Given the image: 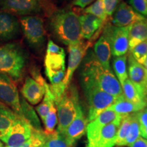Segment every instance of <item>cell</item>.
<instances>
[{"mask_svg":"<svg viewBox=\"0 0 147 147\" xmlns=\"http://www.w3.org/2000/svg\"><path fill=\"white\" fill-rule=\"evenodd\" d=\"M45 74L51 82L50 89L56 104L67 89L63 84L65 75V53L52 40L47 45L45 59Z\"/></svg>","mask_w":147,"mask_h":147,"instance_id":"6da1fadb","label":"cell"},{"mask_svg":"<svg viewBox=\"0 0 147 147\" xmlns=\"http://www.w3.org/2000/svg\"><path fill=\"white\" fill-rule=\"evenodd\" d=\"M80 76L87 77L103 91L117 98L124 97L120 82L112 69L104 68L93 53L85 58Z\"/></svg>","mask_w":147,"mask_h":147,"instance_id":"7a4b0ae2","label":"cell"},{"mask_svg":"<svg viewBox=\"0 0 147 147\" xmlns=\"http://www.w3.org/2000/svg\"><path fill=\"white\" fill-rule=\"evenodd\" d=\"M51 32L65 45H71L82 40L79 16L71 10H57L49 21Z\"/></svg>","mask_w":147,"mask_h":147,"instance_id":"3957f363","label":"cell"},{"mask_svg":"<svg viewBox=\"0 0 147 147\" xmlns=\"http://www.w3.org/2000/svg\"><path fill=\"white\" fill-rule=\"evenodd\" d=\"M27 54L17 44L0 47V73L10 76L14 81L19 80L27 63Z\"/></svg>","mask_w":147,"mask_h":147,"instance_id":"277c9868","label":"cell"},{"mask_svg":"<svg viewBox=\"0 0 147 147\" xmlns=\"http://www.w3.org/2000/svg\"><path fill=\"white\" fill-rule=\"evenodd\" d=\"M81 76L84 93L89 104V122L96 118L103 111L110 107L119 98L101 90L92 80L87 77Z\"/></svg>","mask_w":147,"mask_h":147,"instance_id":"5b68a950","label":"cell"},{"mask_svg":"<svg viewBox=\"0 0 147 147\" xmlns=\"http://www.w3.org/2000/svg\"><path fill=\"white\" fill-rule=\"evenodd\" d=\"M79 104L78 91L75 86L69 84L59 102L55 104L58 119L57 131L61 135L74 119Z\"/></svg>","mask_w":147,"mask_h":147,"instance_id":"8992f818","label":"cell"},{"mask_svg":"<svg viewBox=\"0 0 147 147\" xmlns=\"http://www.w3.org/2000/svg\"><path fill=\"white\" fill-rule=\"evenodd\" d=\"M20 25L28 44L32 48L40 49L45 42V30L42 19L38 16H22Z\"/></svg>","mask_w":147,"mask_h":147,"instance_id":"52a82bcc","label":"cell"},{"mask_svg":"<svg viewBox=\"0 0 147 147\" xmlns=\"http://www.w3.org/2000/svg\"><path fill=\"white\" fill-rule=\"evenodd\" d=\"M0 102L10 108L18 117H23L17 87L10 76L2 73H0Z\"/></svg>","mask_w":147,"mask_h":147,"instance_id":"ba28073f","label":"cell"},{"mask_svg":"<svg viewBox=\"0 0 147 147\" xmlns=\"http://www.w3.org/2000/svg\"><path fill=\"white\" fill-rule=\"evenodd\" d=\"M33 128L23 117H17L8 131L0 138L6 147H18L30 138Z\"/></svg>","mask_w":147,"mask_h":147,"instance_id":"9c48e42d","label":"cell"},{"mask_svg":"<svg viewBox=\"0 0 147 147\" xmlns=\"http://www.w3.org/2000/svg\"><path fill=\"white\" fill-rule=\"evenodd\" d=\"M40 0H0V11L20 16H29L40 12Z\"/></svg>","mask_w":147,"mask_h":147,"instance_id":"30bf717a","label":"cell"},{"mask_svg":"<svg viewBox=\"0 0 147 147\" xmlns=\"http://www.w3.org/2000/svg\"><path fill=\"white\" fill-rule=\"evenodd\" d=\"M34 78L27 77L25 79L21 93L25 100L32 105H36L41 102L46 92L47 82L38 74L34 73Z\"/></svg>","mask_w":147,"mask_h":147,"instance_id":"8fae6325","label":"cell"},{"mask_svg":"<svg viewBox=\"0 0 147 147\" xmlns=\"http://www.w3.org/2000/svg\"><path fill=\"white\" fill-rule=\"evenodd\" d=\"M105 30L110 40L112 55L114 57L126 55L129 50V27H117L108 25Z\"/></svg>","mask_w":147,"mask_h":147,"instance_id":"7c38bea8","label":"cell"},{"mask_svg":"<svg viewBox=\"0 0 147 147\" xmlns=\"http://www.w3.org/2000/svg\"><path fill=\"white\" fill-rule=\"evenodd\" d=\"M89 47V42H85L83 40L74 45L68 46V64L63 80V84L66 88L68 87L70 84L74 74L87 54Z\"/></svg>","mask_w":147,"mask_h":147,"instance_id":"4fadbf2b","label":"cell"},{"mask_svg":"<svg viewBox=\"0 0 147 147\" xmlns=\"http://www.w3.org/2000/svg\"><path fill=\"white\" fill-rule=\"evenodd\" d=\"M88 123L89 121L84 115L81 105L79 104L74 119L61 135L69 147H72L85 134Z\"/></svg>","mask_w":147,"mask_h":147,"instance_id":"5bb4252c","label":"cell"},{"mask_svg":"<svg viewBox=\"0 0 147 147\" xmlns=\"http://www.w3.org/2000/svg\"><path fill=\"white\" fill-rule=\"evenodd\" d=\"M123 117L116 119L104 127L99 134L91 140L87 141L85 147H114L118 129Z\"/></svg>","mask_w":147,"mask_h":147,"instance_id":"9a60e30c","label":"cell"},{"mask_svg":"<svg viewBox=\"0 0 147 147\" xmlns=\"http://www.w3.org/2000/svg\"><path fill=\"white\" fill-rule=\"evenodd\" d=\"M141 15L125 2H122L118 5L113 18V26L117 27H127L136 22L144 19Z\"/></svg>","mask_w":147,"mask_h":147,"instance_id":"2e32d148","label":"cell"},{"mask_svg":"<svg viewBox=\"0 0 147 147\" xmlns=\"http://www.w3.org/2000/svg\"><path fill=\"white\" fill-rule=\"evenodd\" d=\"M20 22L13 14L0 11V41L16 38L20 34Z\"/></svg>","mask_w":147,"mask_h":147,"instance_id":"e0dca14e","label":"cell"},{"mask_svg":"<svg viewBox=\"0 0 147 147\" xmlns=\"http://www.w3.org/2000/svg\"><path fill=\"white\" fill-rule=\"evenodd\" d=\"M123 117L116 113L111 108L109 107L100 114L96 118L90 121L87 126V141L91 140L96 136L101 129L106 125L110 123L116 119Z\"/></svg>","mask_w":147,"mask_h":147,"instance_id":"ac0fdd59","label":"cell"},{"mask_svg":"<svg viewBox=\"0 0 147 147\" xmlns=\"http://www.w3.org/2000/svg\"><path fill=\"white\" fill-rule=\"evenodd\" d=\"M128 78L142 91L146 97L147 74L144 66L134 59L131 53L128 56Z\"/></svg>","mask_w":147,"mask_h":147,"instance_id":"d6986e66","label":"cell"},{"mask_svg":"<svg viewBox=\"0 0 147 147\" xmlns=\"http://www.w3.org/2000/svg\"><path fill=\"white\" fill-rule=\"evenodd\" d=\"M95 56L104 68L110 69V59L112 53L107 32L104 29L103 34L94 45Z\"/></svg>","mask_w":147,"mask_h":147,"instance_id":"ffe728a7","label":"cell"},{"mask_svg":"<svg viewBox=\"0 0 147 147\" xmlns=\"http://www.w3.org/2000/svg\"><path fill=\"white\" fill-rule=\"evenodd\" d=\"M81 28V36L84 40H90L95 33L102 26L104 22L97 16L89 14L79 16Z\"/></svg>","mask_w":147,"mask_h":147,"instance_id":"44dd1931","label":"cell"},{"mask_svg":"<svg viewBox=\"0 0 147 147\" xmlns=\"http://www.w3.org/2000/svg\"><path fill=\"white\" fill-rule=\"evenodd\" d=\"M147 40V18H144L129 27V51L141 42Z\"/></svg>","mask_w":147,"mask_h":147,"instance_id":"7402d4cb","label":"cell"},{"mask_svg":"<svg viewBox=\"0 0 147 147\" xmlns=\"http://www.w3.org/2000/svg\"><path fill=\"white\" fill-rule=\"evenodd\" d=\"M121 87L123 95L126 100L135 104L147 106L146 95L129 79L127 78L121 84Z\"/></svg>","mask_w":147,"mask_h":147,"instance_id":"603a6c76","label":"cell"},{"mask_svg":"<svg viewBox=\"0 0 147 147\" xmlns=\"http://www.w3.org/2000/svg\"><path fill=\"white\" fill-rule=\"evenodd\" d=\"M146 105L138 104L126 100L125 97L119 98L114 104L110 106L116 113L121 116H125L131 114L138 113L145 108Z\"/></svg>","mask_w":147,"mask_h":147,"instance_id":"cb8c5ba5","label":"cell"},{"mask_svg":"<svg viewBox=\"0 0 147 147\" xmlns=\"http://www.w3.org/2000/svg\"><path fill=\"white\" fill-rule=\"evenodd\" d=\"M21 107L23 117L30 124L33 129L36 131H43L39 118L32 106L29 105L23 97H21Z\"/></svg>","mask_w":147,"mask_h":147,"instance_id":"d4e9b609","label":"cell"},{"mask_svg":"<svg viewBox=\"0 0 147 147\" xmlns=\"http://www.w3.org/2000/svg\"><path fill=\"white\" fill-rule=\"evenodd\" d=\"M17 117L10 108L0 102V138L6 134Z\"/></svg>","mask_w":147,"mask_h":147,"instance_id":"484cf974","label":"cell"},{"mask_svg":"<svg viewBox=\"0 0 147 147\" xmlns=\"http://www.w3.org/2000/svg\"><path fill=\"white\" fill-rule=\"evenodd\" d=\"M54 103V96H53L52 92L51 91L50 85L47 83V86H46V92L45 96L43 97V100L36 108L37 113L39 115L40 119H42L43 122L45 120L48 113H49L51 105Z\"/></svg>","mask_w":147,"mask_h":147,"instance_id":"4316f807","label":"cell"},{"mask_svg":"<svg viewBox=\"0 0 147 147\" xmlns=\"http://www.w3.org/2000/svg\"><path fill=\"white\" fill-rule=\"evenodd\" d=\"M127 55L119 57H115L113 59V69L117 79L121 84L128 78V73L127 69Z\"/></svg>","mask_w":147,"mask_h":147,"instance_id":"83f0119b","label":"cell"},{"mask_svg":"<svg viewBox=\"0 0 147 147\" xmlns=\"http://www.w3.org/2000/svg\"><path fill=\"white\" fill-rule=\"evenodd\" d=\"M140 136V123L138 119L137 113L131 114V119L129 127L127 134L125 140L123 144V146L132 144Z\"/></svg>","mask_w":147,"mask_h":147,"instance_id":"f1b7e54d","label":"cell"},{"mask_svg":"<svg viewBox=\"0 0 147 147\" xmlns=\"http://www.w3.org/2000/svg\"><path fill=\"white\" fill-rule=\"evenodd\" d=\"M45 124V134L46 135H51L56 131L55 127L58 123L57 113V108L55 107V104H53L51 106L49 113L46 117L45 120L44 121Z\"/></svg>","mask_w":147,"mask_h":147,"instance_id":"f546056e","label":"cell"},{"mask_svg":"<svg viewBox=\"0 0 147 147\" xmlns=\"http://www.w3.org/2000/svg\"><path fill=\"white\" fill-rule=\"evenodd\" d=\"M84 14H89L100 18L103 22L107 19L105 8H104L103 0H96L93 4L90 5L84 10Z\"/></svg>","mask_w":147,"mask_h":147,"instance_id":"4dcf8cb0","label":"cell"},{"mask_svg":"<svg viewBox=\"0 0 147 147\" xmlns=\"http://www.w3.org/2000/svg\"><path fill=\"white\" fill-rule=\"evenodd\" d=\"M131 114L123 117L121 124L119 125L118 132H117V140H116V145L117 146H123L125 140L129 127L130 122H131Z\"/></svg>","mask_w":147,"mask_h":147,"instance_id":"1f68e13d","label":"cell"},{"mask_svg":"<svg viewBox=\"0 0 147 147\" xmlns=\"http://www.w3.org/2000/svg\"><path fill=\"white\" fill-rule=\"evenodd\" d=\"M47 136L44 131L33 129L30 138L18 147H41L45 144Z\"/></svg>","mask_w":147,"mask_h":147,"instance_id":"d6a6232c","label":"cell"},{"mask_svg":"<svg viewBox=\"0 0 147 147\" xmlns=\"http://www.w3.org/2000/svg\"><path fill=\"white\" fill-rule=\"evenodd\" d=\"M47 136L45 144L41 147H69L63 137L57 130L51 135Z\"/></svg>","mask_w":147,"mask_h":147,"instance_id":"836d02e7","label":"cell"},{"mask_svg":"<svg viewBox=\"0 0 147 147\" xmlns=\"http://www.w3.org/2000/svg\"><path fill=\"white\" fill-rule=\"evenodd\" d=\"M138 63L143 65L147 56V40L141 42L129 51Z\"/></svg>","mask_w":147,"mask_h":147,"instance_id":"e575fe53","label":"cell"},{"mask_svg":"<svg viewBox=\"0 0 147 147\" xmlns=\"http://www.w3.org/2000/svg\"><path fill=\"white\" fill-rule=\"evenodd\" d=\"M130 6L142 16H147L146 0H129Z\"/></svg>","mask_w":147,"mask_h":147,"instance_id":"d590c367","label":"cell"},{"mask_svg":"<svg viewBox=\"0 0 147 147\" xmlns=\"http://www.w3.org/2000/svg\"><path fill=\"white\" fill-rule=\"evenodd\" d=\"M106 15L108 17L111 16L118 7L120 0H103Z\"/></svg>","mask_w":147,"mask_h":147,"instance_id":"8d00e7d4","label":"cell"},{"mask_svg":"<svg viewBox=\"0 0 147 147\" xmlns=\"http://www.w3.org/2000/svg\"><path fill=\"white\" fill-rule=\"evenodd\" d=\"M129 147H147V140L140 136L135 142L129 144Z\"/></svg>","mask_w":147,"mask_h":147,"instance_id":"74e56055","label":"cell"},{"mask_svg":"<svg viewBox=\"0 0 147 147\" xmlns=\"http://www.w3.org/2000/svg\"><path fill=\"white\" fill-rule=\"evenodd\" d=\"M94 1L95 0H74L73 5L77 7H80V8H84Z\"/></svg>","mask_w":147,"mask_h":147,"instance_id":"f35d334b","label":"cell"},{"mask_svg":"<svg viewBox=\"0 0 147 147\" xmlns=\"http://www.w3.org/2000/svg\"><path fill=\"white\" fill-rule=\"evenodd\" d=\"M140 136L147 140V126L146 127H140Z\"/></svg>","mask_w":147,"mask_h":147,"instance_id":"ab89813d","label":"cell"},{"mask_svg":"<svg viewBox=\"0 0 147 147\" xmlns=\"http://www.w3.org/2000/svg\"><path fill=\"white\" fill-rule=\"evenodd\" d=\"M143 66H144L145 70H146V74H147V56L146 57V59L144 61V63L143 64Z\"/></svg>","mask_w":147,"mask_h":147,"instance_id":"60d3db41","label":"cell"},{"mask_svg":"<svg viewBox=\"0 0 147 147\" xmlns=\"http://www.w3.org/2000/svg\"><path fill=\"white\" fill-rule=\"evenodd\" d=\"M0 147H4L3 146V143L1 142V141H0Z\"/></svg>","mask_w":147,"mask_h":147,"instance_id":"b9f144b4","label":"cell"},{"mask_svg":"<svg viewBox=\"0 0 147 147\" xmlns=\"http://www.w3.org/2000/svg\"><path fill=\"white\" fill-rule=\"evenodd\" d=\"M146 103H147V91H146Z\"/></svg>","mask_w":147,"mask_h":147,"instance_id":"7bdbcfd3","label":"cell"},{"mask_svg":"<svg viewBox=\"0 0 147 147\" xmlns=\"http://www.w3.org/2000/svg\"><path fill=\"white\" fill-rule=\"evenodd\" d=\"M116 147H125V146H116Z\"/></svg>","mask_w":147,"mask_h":147,"instance_id":"ee69618b","label":"cell"},{"mask_svg":"<svg viewBox=\"0 0 147 147\" xmlns=\"http://www.w3.org/2000/svg\"><path fill=\"white\" fill-rule=\"evenodd\" d=\"M146 1H147V0H146Z\"/></svg>","mask_w":147,"mask_h":147,"instance_id":"f6af8a7d","label":"cell"}]
</instances>
